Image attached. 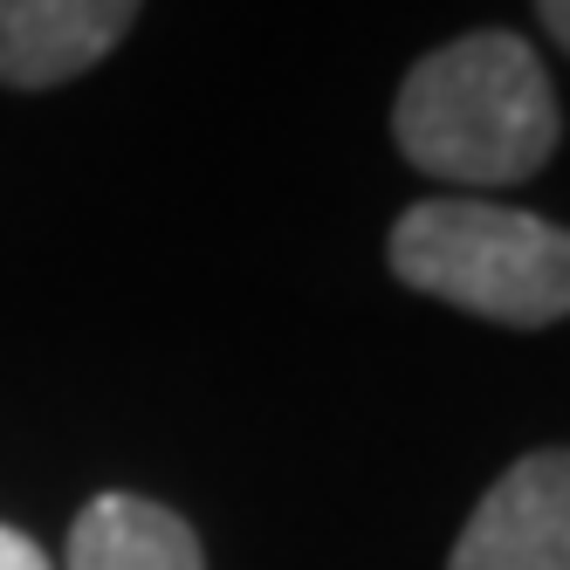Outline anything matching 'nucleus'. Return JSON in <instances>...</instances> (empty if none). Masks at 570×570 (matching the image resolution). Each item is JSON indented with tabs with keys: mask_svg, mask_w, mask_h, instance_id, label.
I'll return each instance as SVG.
<instances>
[{
	"mask_svg": "<svg viewBox=\"0 0 570 570\" xmlns=\"http://www.w3.org/2000/svg\"><path fill=\"white\" fill-rule=\"evenodd\" d=\"M0 570H56L42 550H35L28 537H21V529H8V522H0Z\"/></svg>",
	"mask_w": 570,
	"mask_h": 570,
	"instance_id": "obj_6",
	"label": "nucleus"
},
{
	"mask_svg": "<svg viewBox=\"0 0 570 570\" xmlns=\"http://www.w3.org/2000/svg\"><path fill=\"white\" fill-rule=\"evenodd\" d=\"M385 262L405 289L502 331H550L570 316V227L474 193L405 207L392 220Z\"/></svg>",
	"mask_w": 570,
	"mask_h": 570,
	"instance_id": "obj_2",
	"label": "nucleus"
},
{
	"mask_svg": "<svg viewBox=\"0 0 570 570\" xmlns=\"http://www.w3.org/2000/svg\"><path fill=\"white\" fill-rule=\"evenodd\" d=\"M392 138L413 173L495 193L537 179L557 158L563 104L550 69L515 28H474L405 69Z\"/></svg>",
	"mask_w": 570,
	"mask_h": 570,
	"instance_id": "obj_1",
	"label": "nucleus"
},
{
	"mask_svg": "<svg viewBox=\"0 0 570 570\" xmlns=\"http://www.w3.org/2000/svg\"><path fill=\"white\" fill-rule=\"evenodd\" d=\"M62 570H207L193 522L145 495H97L69 522Z\"/></svg>",
	"mask_w": 570,
	"mask_h": 570,
	"instance_id": "obj_5",
	"label": "nucleus"
},
{
	"mask_svg": "<svg viewBox=\"0 0 570 570\" xmlns=\"http://www.w3.org/2000/svg\"><path fill=\"white\" fill-rule=\"evenodd\" d=\"M537 21H543V35L570 56V0H537Z\"/></svg>",
	"mask_w": 570,
	"mask_h": 570,
	"instance_id": "obj_7",
	"label": "nucleus"
},
{
	"mask_svg": "<svg viewBox=\"0 0 570 570\" xmlns=\"http://www.w3.org/2000/svg\"><path fill=\"white\" fill-rule=\"evenodd\" d=\"M145 0H0V83L56 90L131 35Z\"/></svg>",
	"mask_w": 570,
	"mask_h": 570,
	"instance_id": "obj_4",
	"label": "nucleus"
},
{
	"mask_svg": "<svg viewBox=\"0 0 570 570\" xmlns=\"http://www.w3.org/2000/svg\"><path fill=\"white\" fill-rule=\"evenodd\" d=\"M446 570H570V446H537L502 468Z\"/></svg>",
	"mask_w": 570,
	"mask_h": 570,
	"instance_id": "obj_3",
	"label": "nucleus"
}]
</instances>
